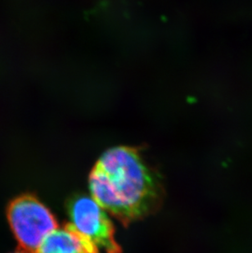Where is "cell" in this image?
I'll return each instance as SVG.
<instances>
[{"mask_svg": "<svg viewBox=\"0 0 252 253\" xmlns=\"http://www.w3.org/2000/svg\"><path fill=\"white\" fill-rule=\"evenodd\" d=\"M93 199L125 225L154 212L162 203L159 177L138 151L115 147L106 151L88 179Z\"/></svg>", "mask_w": 252, "mask_h": 253, "instance_id": "6da1fadb", "label": "cell"}, {"mask_svg": "<svg viewBox=\"0 0 252 253\" xmlns=\"http://www.w3.org/2000/svg\"><path fill=\"white\" fill-rule=\"evenodd\" d=\"M7 215L16 239L29 253H36L46 237L58 227L54 215L35 197L17 198L10 204Z\"/></svg>", "mask_w": 252, "mask_h": 253, "instance_id": "7a4b0ae2", "label": "cell"}, {"mask_svg": "<svg viewBox=\"0 0 252 253\" xmlns=\"http://www.w3.org/2000/svg\"><path fill=\"white\" fill-rule=\"evenodd\" d=\"M67 211L71 224L93 244L98 253H122L115 238L114 225L93 198L74 197Z\"/></svg>", "mask_w": 252, "mask_h": 253, "instance_id": "3957f363", "label": "cell"}, {"mask_svg": "<svg viewBox=\"0 0 252 253\" xmlns=\"http://www.w3.org/2000/svg\"><path fill=\"white\" fill-rule=\"evenodd\" d=\"M36 253H98V251L72 224H67L46 237Z\"/></svg>", "mask_w": 252, "mask_h": 253, "instance_id": "277c9868", "label": "cell"}, {"mask_svg": "<svg viewBox=\"0 0 252 253\" xmlns=\"http://www.w3.org/2000/svg\"></svg>", "mask_w": 252, "mask_h": 253, "instance_id": "5b68a950", "label": "cell"}]
</instances>
